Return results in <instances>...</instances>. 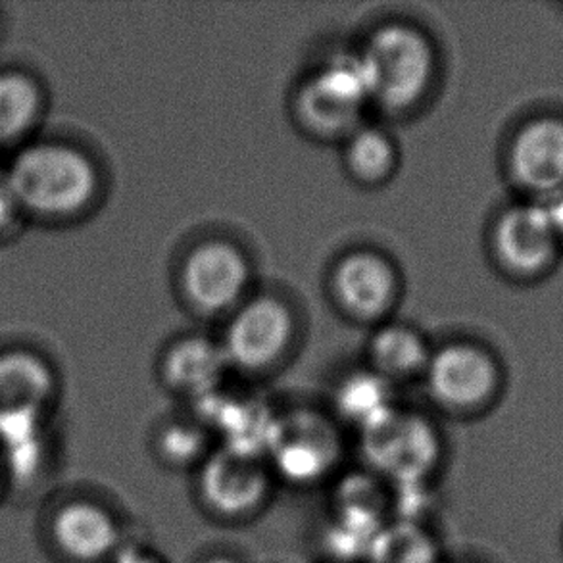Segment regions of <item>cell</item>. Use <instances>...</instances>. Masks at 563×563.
Here are the masks:
<instances>
[{"label":"cell","instance_id":"6da1fadb","mask_svg":"<svg viewBox=\"0 0 563 563\" xmlns=\"http://www.w3.org/2000/svg\"><path fill=\"white\" fill-rule=\"evenodd\" d=\"M4 176L20 212L48 220L74 218L99 192V172L91 158L64 143L25 146Z\"/></svg>","mask_w":563,"mask_h":563},{"label":"cell","instance_id":"7a4b0ae2","mask_svg":"<svg viewBox=\"0 0 563 563\" xmlns=\"http://www.w3.org/2000/svg\"><path fill=\"white\" fill-rule=\"evenodd\" d=\"M356 60L369 102L390 112L418 104L433 81V45L406 23H387L372 33Z\"/></svg>","mask_w":563,"mask_h":563},{"label":"cell","instance_id":"3957f363","mask_svg":"<svg viewBox=\"0 0 563 563\" xmlns=\"http://www.w3.org/2000/svg\"><path fill=\"white\" fill-rule=\"evenodd\" d=\"M360 450L367 472L390 488L423 487L442 462L439 429L398 406L360 431Z\"/></svg>","mask_w":563,"mask_h":563},{"label":"cell","instance_id":"277c9868","mask_svg":"<svg viewBox=\"0 0 563 563\" xmlns=\"http://www.w3.org/2000/svg\"><path fill=\"white\" fill-rule=\"evenodd\" d=\"M275 481L297 488L316 487L335 475L343 441L336 427L313 411H290L275 418L266 446Z\"/></svg>","mask_w":563,"mask_h":563},{"label":"cell","instance_id":"5b68a950","mask_svg":"<svg viewBox=\"0 0 563 563\" xmlns=\"http://www.w3.org/2000/svg\"><path fill=\"white\" fill-rule=\"evenodd\" d=\"M275 477L266 457L220 446L197 470V498L206 514L225 523L246 521L266 508Z\"/></svg>","mask_w":563,"mask_h":563},{"label":"cell","instance_id":"8992f818","mask_svg":"<svg viewBox=\"0 0 563 563\" xmlns=\"http://www.w3.org/2000/svg\"><path fill=\"white\" fill-rule=\"evenodd\" d=\"M56 380L45 360L30 351L0 354V441L4 446L38 439Z\"/></svg>","mask_w":563,"mask_h":563},{"label":"cell","instance_id":"52a82bcc","mask_svg":"<svg viewBox=\"0 0 563 563\" xmlns=\"http://www.w3.org/2000/svg\"><path fill=\"white\" fill-rule=\"evenodd\" d=\"M367 102L369 95L356 56H339L302 85L298 114L318 135H351L358 130Z\"/></svg>","mask_w":563,"mask_h":563},{"label":"cell","instance_id":"ba28073f","mask_svg":"<svg viewBox=\"0 0 563 563\" xmlns=\"http://www.w3.org/2000/svg\"><path fill=\"white\" fill-rule=\"evenodd\" d=\"M292 331L295 321L289 308L277 298L258 297L239 308L221 349L229 366L260 372L282 358Z\"/></svg>","mask_w":563,"mask_h":563},{"label":"cell","instance_id":"9c48e42d","mask_svg":"<svg viewBox=\"0 0 563 563\" xmlns=\"http://www.w3.org/2000/svg\"><path fill=\"white\" fill-rule=\"evenodd\" d=\"M249 282V260L235 244L208 241L185 260V295L202 312H221L241 302Z\"/></svg>","mask_w":563,"mask_h":563},{"label":"cell","instance_id":"30bf717a","mask_svg":"<svg viewBox=\"0 0 563 563\" xmlns=\"http://www.w3.org/2000/svg\"><path fill=\"white\" fill-rule=\"evenodd\" d=\"M423 375L434 402L450 410H475L495 393V364L472 344H450L434 352Z\"/></svg>","mask_w":563,"mask_h":563},{"label":"cell","instance_id":"8fae6325","mask_svg":"<svg viewBox=\"0 0 563 563\" xmlns=\"http://www.w3.org/2000/svg\"><path fill=\"white\" fill-rule=\"evenodd\" d=\"M56 547L79 563L110 562L122 547V529L112 511L89 500L62 508L53 521Z\"/></svg>","mask_w":563,"mask_h":563},{"label":"cell","instance_id":"7c38bea8","mask_svg":"<svg viewBox=\"0 0 563 563\" xmlns=\"http://www.w3.org/2000/svg\"><path fill=\"white\" fill-rule=\"evenodd\" d=\"M396 274L387 260L374 252H352L339 262L333 287L349 312L372 320L387 312L396 297Z\"/></svg>","mask_w":563,"mask_h":563},{"label":"cell","instance_id":"4fadbf2b","mask_svg":"<svg viewBox=\"0 0 563 563\" xmlns=\"http://www.w3.org/2000/svg\"><path fill=\"white\" fill-rule=\"evenodd\" d=\"M511 166L526 187L547 195L563 190V123L542 120L527 125L514 145Z\"/></svg>","mask_w":563,"mask_h":563},{"label":"cell","instance_id":"5bb4252c","mask_svg":"<svg viewBox=\"0 0 563 563\" xmlns=\"http://www.w3.org/2000/svg\"><path fill=\"white\" fill-rule=\"evenodd\" d=\"M556 241V233L541 205L511 208L496 228V249L500 258L519 272H533L544 266Z\"/></svg>","mask_w":563,"mask_h":563},{"label":"cell","instance_id":"9a60e30c","mask_svg":"<svg viewBox=\"0 0 563 563\" xmlns=\"http://www.w3.org/2000/svg\"><path fill=\"white\" fill-rule=\"evenodd\" d=\"M228 366V356L221 344L190 336L174 344V349L168 352L164 375L177 393L200 402L220 390Z\"/></svg>","mask_w":563,"mask_h":563},{"label":"cell","instance_id":"2e32d148","mask_svg":"<svg viewBox=\"0 0 563 563\" xmlns=\"http://www.w3.org/2000/svg\"><path fill=\"white\" fill-rule=\"evenodd\" d=\"M364 563H442L441 544L421 521L393 518L369 542Z\"/></svg>","mask_w":563,"mask_h":563},{"label":"cell","instance_id":"e0dca14e","mask_svg":"<svg viewBox=\"0 0 563 563\" xmlns=\"http://www.w3.org/2000/svg\"><path fill=\"white\" fill-rule=\"evenodd\" d=\"M372 358L375 372L393 383V379L426 374L431 352L418 331L404 325H388L374 336Z\"/></svg>","mask_w":563,"mask_h":563},{"label":"cell","instance_id":"ac0fdd59","mask_svg":"<svg viewBox=\"0 0 563 563\" xmlns=\"http://www.w3.org/2000/svg\"><path fill=\"white\" fill-rule=\"evenodd\" d=\"M393 383L377 372L354 374L339 385L335 408L339 416L356 427L358 431L375 423L385 413L396 408Z\"/></svg>","mask_w":563,"mask_h":563},{"label":"cell","instance_id":"d6986e66","mask_svg":"<svg viewBox=\"0 0 563 563\" xmlns=\"http://www.w3.org/2000/svg\"><path fill=\"white\" fill-rule=\"evenodd\" d=\"M41 107L35 79L20 71L0 74V146L22 139L37 122Z\"/></svg>","mask_w":563,"mask_h":563},{"label":"cell","instance_id":"ffe728a7","mask_svg":"<svg viewBox=\"0 0 563 563\" xmlns=\"http://www.w3.org/2000/svg\"><path fill=\"white\" fill-rule=\"evenodd\" d=\"M210 437L212 433L198 419H174L156 434L154 450L169 470H198L212 452Z\"/></svg>","mask_w":563,"mask_h":563},{"label":"cell","instance_id":"44dd1931","mask_svg":"<svg viewBox=\"0 0 563 563\" xmlns=\"http://www.w3.org/2000/svg\"><path fill=\"white\" fill-rule=\"evenodd\" d=\"M396 151L385 131L358 128L346 141V162L362 181H379L393 169Z\"/></svg>","mask_w":563,"mask_h":563},{"label":"cell","instance_id":"7402d4cb","mask_svg":"<svg viewBox=\"0 0 563 563\" xmlns=\"http://www.w3.org/2000/svg\"><path fill=\"white\" fill-rule=\"evenodd\" d=\"M110 563H168L161 552L141 544V542H123Z\"/></svg>","mask_w":563,"mask_h":563},{"label":"cell","instance_id":"603a6c76","mask_svg":"<svg viewBox=\"0 0 563 563\" xmlns=\"http://www.w3.org/2000/svg\"><path fill=\"white\" fill-rule=\"evenodd\" d=\"M22 212L15 205V198L10 190L7 176H4V172H0V235L7 233L8 229L14 228Z\"/></svg>","mask_w":563,"mask_h":563},{"label":"cell","instance_id":"cb8c5ba5","mask_svg":"<svg viewBox=\"0 0 563 563\" xmlns=\"http://www.w3.org/2000/svg\"><path fill=\"white\" fill-rule=\"evenodd\" d=\"M541 206L556 233V239H563V190L547 195V200Z\"/></svg>","mask_w":563,"mask_h":563},{"label":"cell","instance_id":"d4e9b609","mask_svg":"<svg viewBox=\"0 0 563 563\" xmlns=\"http://www.w3.org/2000/svg\"><path fill=\"white\" fill-rule=\"evenodd\" d=\"M198 563H243L239 558L233 554H225V552H216L210 556L202 558Z\"/></svg>","mask_w":563,"mask_h":563},{"label":"cell","instance_id":"484cf974","mask_svg":"<svg viewBox=\"0 0 563 563\" xmlns=\"http://www.w3.org/2000/svg\"><path fill=\"white\" fill-rule=\"evenodd\" d=\"M456 563H481V562H475V560H462V562H456Z\"/></svg>","mask_w":563,"mask_h":563}]
</instances>
